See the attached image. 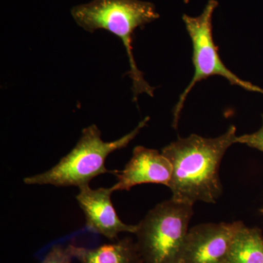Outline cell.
<instances>
[{
  "label": "cell",
  "mask_w": 263,
  "mask_h": 263,
  "mask_svg": "<svg viewBox=\"0 0 263 263\" xmlns=\"http://www.w3.org/2000/svg\"><path fill=\"white\" fill-rule=\"evenodd\" d=\"M72 257L68 246L55 245L40 263H71Z\"/></svg>",
  "instance_id": "cell-11"
},
{
  "label": "cell",
  "mask_w": 263,
  "mask_h": 263,
  "mask_svg": "<svg viewBox=\"0 0 263 263\" xmlns=\"http://www.w3.org/2000/svg\"><path fill=\"white\" fill-rule=\"evenodd\" d=\"M71 15L76 23L87 32L104 29L120 38L130 67L127 73L133 83V101H138L141 94L154 96L155 88L145 80L137 67L133 49L135 30L160 18L153 3L142 0H91L74 6Z\"/></svg>",
  "instance_id": "cell-2"
},
{
  "label": "cell",
  "mask_w": 263,
  "mask_h": 263,
  "mask_svg": "<svg viewBox=\"0 0 263 263\" xmlns=\"http://www.w3.org/2000/svg\"><path fill=\"white\" fill-rule=\"evenodd\" d=\"M236 138V128L232 125L217 138L193 134L164 147L162 153L173 166L168 185L173 200L192 205L197 201L215 203L222 193L221 161Z\"/></svg>",
  "instance_id": "cell-1"
},
{
  "label": "cell",
  "mask_w": 263,
  "mask_h": 263,
  "mask_svg": "<svg viewBox=\"0 0 263 263\" xmlns=\"http://www.w3.org/2000/svg\"><path fill=\"white\" fill-rule=\"evenodd\" d=\"M193 206L171 198L148 212L136 233L143 263H181Z\"/></svg>",
  "instance_id": "cell-4"
},
{
  "label": "cell",
  "mask_w": 263,
  "mask_h": 263,
  "mask_svg": "<svg viewBox=\"0 0 263 263\" xmlns=\"http://www.w3.org/2000/svg\"><path fill=\"white\" fill-rule=\"evenodd\" d=\"M113 193L111 187L92 190L89 184L80 186L76 197L84 213L86 229L111 240L123 232L136 234L138 229V226L124 224L119 219L110 199Z\"/></svg>",
  "instance_id": "cell-7"
},
{
  "label": "cell",
  "mask_w": 263,
  "mask_h": 263,
  "mask_svg": "<svg viewBox=\"0 0 263 263\" xmlns=\"http://www.w3.org/2000/svg\"><path fill=\"white\" fill-rule=\"evenodd\" d=\"M147 117L133 131L111 142L101 138V132L95 124L84 128L77 144L60 162L42 174L28 176L24 182L28 185H53L55 186H80L89 185L94 178L104 174H115L109 171L105 162L115 151L125 148L146 125Z\"/></svg>",
  "instance_id": "cell-3"
},
{
  "label": "cell",
  "mask_w": 263,
  "mask_h": 263,
  "mask_svg": "<svg viewBox=\"0 0 263 263\" xmlns=\"http://www.w3.org/2000/svg\"><path fill=\"white\" fill-rule=\"evenodd\" d=\"M68 247L72 257L81 263H143L137 243L129 238L95 249Z\"/></svg>",
  "instance_id": "cell-9"
},
{
  "label": "cell",
  "mask_w": 263,
  "mask_h": 263,
  "mask_svg": "<svg viewBox=\"0 0 263 263\" xmlns=\"http://www.w3.org/2000/svg\"><path fill=\"white\" fill-rule=\"evenodd\" d=\"M226 263H263L261 230L243 224L232 241Z\"/></svg>",
  "instance_id": "cell-10"
},
{
  "label": "cell",
  "mask_w": 263,
  "mask_h": 263,
  "mask_svg": "<svg viewBox=\"0 0 263 263\" xmlns=\"http://www.w3.org/2000/svg\"><path fill=\"white\" fill-rule=\"evenodd\" d=\"M262 212H263V211H262Z\"/></svg>",
  "instance_id": "cell-13"
},
{
  "label": "cell",
  "mask_w": 263,
  "mask_h": 263,
  "mask_svg": "<svg viewBox=\"0 0 263 263\" xmlns=\"http://www.w3.org/2000/svg\"><path fill=\"white\" fill-rule=\"evenodd\" d=\"M262 125L260 129L252 134L243 135L237 137L235 143H241L263 152V114Z\"/></svg>",
  "instance_id": "cell-12"
},
{
  "label": "cell",
  "mask_w": 263,
  "mask_h": 263,
  "mask_svg": "<svg viewBox=\"0 0 263 263\" xmlns=\"http://www.w3.org/2000/svg\"><path fill=\"white\" fill-rule=\"evenodd\" d=\"M233 223H206L189 230L181 263H226L232 241L243 226Z\"/></svg>",
  "instance_id": "cell-6"
},
{
  "label": "cell",
  "mask_w": 263,
  "mask_h": 263,
  "mask_svg": "<svg viewBox=\"0 0 263 263\" xmlns=\"http://www.w3.org/2000/svg\"><path fill=\"white\" fill-rule=\"evenodd\" d=\"M218 5L219 3L216 0H209L203 11L198 16L191 17L186 14L183 15L185 27L193 43V61L195 73L175 107L173 121V127L175 129L178 127L183 104L191 90L197 83L211 76H221L229 81L231 85L240 86L247 91L263 94L262 89L249 81L240 79L221 61L217 46L214 43L212 33L213 14Z\"/></svg>",
  "instance_id": "cell-5"
},
{
  "label": "cell",
  "mask_w": 263,
  "mask_h": 263,
  "mask_svg": "<svg viewBox=\"0 0 263 263\" xmlns=\"http://www.w3.org/2000/svg\"><path fill=\"white\" fill-rule=\"evenodd\" d=\"M173 166L168 159L157 150L137 146L133 157L122 171L116 170L117 182L114 192L130 190L142 183H159L168 186L172 177Z\"/></svg>",
  "instance_id": "cell-8"
}]
</instances>
